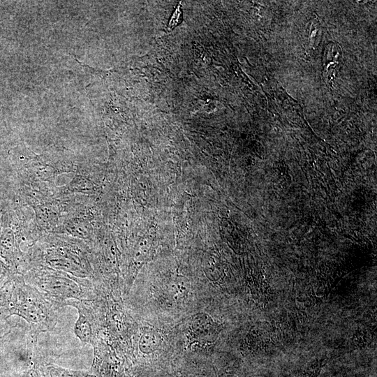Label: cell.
Wrapping results in <instances>:
<instances>
[{
    "mask_svg": "<svg viewBox=\"0 0 377 377\" xmlns=\"http://www.w3.org/2000/svg\"><path fill=\"white\" fill-rule=\"evenodd\" d=\"M25 221L17 206L0 211V258L16 274H22L24 260L22 244L29 243L30 237Z\"/></svg>",
    "mask_w": 377,
    "mask_h": 377,
    "instance_id": "obj_4",
    "label": "cell"
},
{
    "mask_svg": "<svg viewBox=\"0 0 377 377\" xmlns=\"http://www.w3.org/2000/svg\"><path fill=\"white\" fill-rule=\"evenodd\" d=\"M8 312L5 309L0 308V338L9 333L14 326L8 320Z\"/></svg>",
    "mask_w": 377,
    "mask_h": 377,
    "instance_id": "obj_7",
    "label": "cell"
},
{
    "mask_svg": "<svg viewBox=\"0 0 377 377\" xmlns=\"http://www.w3.org/2000/svg\"><path fill=\"white\" fill-rule=\"evenodd\" d=\"M26 283L38 290L56 310L70 300H92L97 297L89 279L47 267H34L23 275Z\"/></svg>",
    "mask_w": 377,
    "mask_h": 377,
    "instance_id": "obj_3",
    "label": "cell"
},
{
    "mask_svg": "<svg viewBox=\"0 0 377 377\" xmlns=\"http://www.w3.org/2000/svg\"><path fill=\"white\" fill-rule=\"evenodd\" d=\"M6 309L9 317L17 316L28 323V334L38 341L43 332L52 330L57 323L54 307L40 293L15 274L7 283Z\"/></svg>",
    "mask_w": 377,
    "mask_h": 377,
    "instance_id": "obj_2",
    "label": "cell"
},
{
    "mask_svg": "<svg viewBox=\"0 0 377 377\" xmlns=\"http://www.w3.org/2000/svg\"><path fill=\"white\" fill-rule=\"evenodd\" d=\"M15 274L0 258V288L11 280Z\"/></svg>",
    "mask_w": 377,
    "mask_h": 377,
    "instance_id": "obj_8",
    "label": "cell"
},
{
    "mask_svg": "<svg viewBox=\"0 0 377 377\" xmlns=\"http://www.w3.org/2000/svg\"><path fill=\"white\" fill-rule=\"evenodd\" d=\"M34 267H47L92 279L94 271L88 244L57 235L42 237L24 252L22 275Z\"/></svg>",
    "mask_w": 377,
    "mask_h": 377,
    "instance_id": "obj_1",
    "label": "cell"
},
{
    "mask_svg": "<svg viewBox=\"0 0 377 377\" xmlns=\"http://www.w3.org/2000/svg\"><path fill=\"white\" fill-rule=\"evenodd\" d=\"M211 320L207 317V315L200 313L196 316L192 322V328L193 331L200 335H207L209 331Z\"/></svg>",
    "mask_w": 377,
    "mask_h": 377,
    "instance_id": "obj_6",
    "label": "cell"
},
{
    "mask_svg": "<svg viewBox=\"0 0 377 377\" xmlns=\"http://www.w3.org/2000/svg\"><path fill=\"white\" fill-rule=\"evenodd\" d=\"M180 5L181 3H179V5L177 7L176 10L174 11L173 14L170 17L168 27L171 29H173L175 26H177L180 21L182 14V12L180 10Z\"/></svg>",
    "mask_w": 377,
    "mask_h": 377,
    "instance_id": "obj_9",
    "label": "cell"
},
{
    "mask_svg": "<svg viewBox=\"0 0 377 377\" xmlns=\"http://www.w3.org/2000/svg\"><path fill=\"white\" fill-rule=\"evenodd\" d=\"M161 343V337L156 332L145 331L138 340L139 350L143 353H149L156 350Z\"/></svg>",
    "mask_w": 377,
    "mask_h": 377,
    "instance_id": "obj_5",
    "label": "cell"
}]
</instances>
